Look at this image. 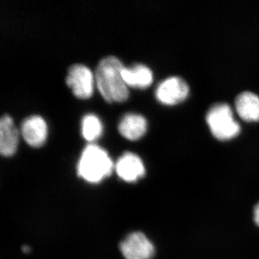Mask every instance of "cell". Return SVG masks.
<instances>
[{
  "label": "cell",
  "mask_w": 259,
  "mask_h": 259,
  "mask_svg": "<svg viewBox=\"0 0 259 259\" xmlns=\"http://www.w3.org/2000/svg\"><path fill=\"white\" fill-rule=\"evenodd\" d=\"M120 250L125 259H151L155 254L152 242L144 233H131L120 243Z\"/></svg>",
  "instance_id": "cell-6"
},
{
  "label": "cell",
  "mask_w": 259,
  "mask_h": 259,
  "mask_svg": "<svg viewBox=\"0 0 259 259\" xmlns=\"http://www.w3.org/2000/svg\"><path fill=\"white\" fill-rule=\"evenodd\" d=\"M124 66L115 56H107L99 62L95 79L97 88L107 102H122L129 97L128 87L122 76Z\"/></svg>",
  "instance_id": "cell-1"
},
{
  "label": "cell",
  "mask_w": 259,
  "mask_h": 259,
  "mask_svg": "<svg viewBox=\"0 0 259 259\" xmlns=\"http://www.w3.org/2000/svg\"><path fill=\"white\" fill-rule=\"evenodd\" d=\"M115 171L121 180L126 182H136L146 175L144 162L138 155L126 152L117 160Z\"/></svg>",
  "instance_id": "cell-8"
},
{
  "label": "cell",
  "mask_w": 259,
  "mask_h": 259,
  "mask_svg": "<svg viewBox=\"0 0 259 259\" xmlns=\"http://www.w3.org/2000/svg\"><path fill=\"white\" fill-rule=\"evenodd\" d=\"M190 93V86L187 81L180 76H173L166 78L158 85L155 95L162 105L175 106L185 102Z\"/></svg>",
  "instance_id": "cell-4"
},
{
  "label": "cell",
  "mask_w": 259,
  "mask_h": 259,
  "mask_svg": "<svg viewBox=\"0 0 259 259\" xmlns=\"http://www.w3.org/2000/svg\"><path fill=\"white\" fill-rule=\"evenodd\" d=\"M206 122L213 137L220 141L236 139L241 132V125L235 118L233 109L224 102L214 104L209 109Z\"/></svg>",
  "instance_id": "cell-3"
},
{
  "label": "cell",
  "mask_w": 259,
  "mask_h": 259,
  "mask_svg": "<svg viewBox=\"0 0 259 259\" xmlns=\"http://www.w3.org/2000/svg\"><path fill=\"white\" fill-rule=\"evenodd\" d=\"M19 143L18 131L13 118L3 115L0 120V152L3 156H12L16 152Z\"/></svg>",
  "instance_id": "cell-9"
},
{
  "label": "cell",
  "mask_w": 259,
  "mask_h": 259,
  "mask_svg": "<svg viewBox=\"0 0 259 259\" xmlns=\"http://www.w3.org/2000/svg\"><path fill=\"white\" fill-rule=\"evenodd\" d=\"M113 163L103 148L90 144L83 149L78 163L79 176L90 183L97 184L111 175Z\"/></svg>",
  "instance_id": "cell-2"
},
{
  "label": "cell",
  "mask_w": 259,
  "mask_h": 259,
  "mask_svg": "<svg viewBox=\"0 0 259 259\" xmlns=\"http://www.w3.org/2000/svg\"><path fill=\"white\" fill-rule=\"evenodd\" d=\"M20 133L29 146L33 148L41 147L47 139V122L41 116H30L22 122Z\"/></svg>",
  "instance_id": "cell-7"
},
{
  "label": "cell",
  "mask_w": 259,
  "mask_h": 259,
  "mask_svg": "<svg viewBox=\"0 0 259 259\" xmlns=\"http://www.w3.org/2000/svg\"><path fill=\"white\" fill-rule=\"evenodd\" d=\"M235 110L240 118L247 122H259V96L252 92H243L237 96Z\"/></svg>",
  "instance_id": "cell-10"
},
{
  "label": "cell",
  "mask_w": 259,
  "mask_h": 259,
  "mask_svg": "<svg viewBox=\"0 0 259 259\" xmlns=\"http://www.w3.org/2000/svg\"><path fill=\"white\" fill-rule=\"evenodd\" d=\"M103 131L101 120L94 114H88L81 121V133L83 139L93 142L101 136Z\"/></svg>",
  "instance_id": "cell-13"
},
{
  "label": "cell",
  "mask_w": 259,
  "mask_h": 259,
  "mask_svg": "<svg viewBox=\"0 0 259 259\" xmlns=\"http://www.w3.org/2000/svg\"><path fill=\"white\" fill-rule=\"evenodd\" d=\"M122 76L127 87L146 89L151 86L153 74L150 68L144 64H136L132 67H124Z\"/></svg>",
  "instance_id": "cell-12"
},
{
  "label": "cell",
  "mask_w": 259,
  "mask_h": 259,
  "mask_svg": "<svg viewBox=\"0 0 259 259\" xmlns=\"http://www.w3.org/2000/svg\"><path fill=\"white\" fill-rule=\"evenodd\" d=\"M147 120L144 116L136 113H127L121 119L118 125L119 133L130 141H137L147 131Z\"/></svg>",
  "instance_id": "cell-11"
},
{
  "label": "cell",
  "mask_w": 259,
  "mask_h": 259,
  "mask_svg": "<svg viewBox=\"0 0 259 259\" xmlns=\"http://www.w3.org/2000/svg\"><path fill=\"white\" fill-rule=\"evenodd\" d=\"M253 221L255 224L259 226V202L255 204L253 209Z\"/></svg>",
  "instance_id": "cell-14"
},
{
  "label": "cell",
  "mask_w": 259,
  "mask_h": 259,
  "mask_svg": "<svg viewBox=\"0 0 259 259\" xmlns=\"http://www.w3.org/2000/svg\"><path fill=\"white\" fill-rule=\"evenodd\" d=\"M95 79L93 72L88 66L74 64L68 71L66 82L75 97L86 100L93 95Z\"/></svg>",
  "instance_id": "cell-5"
}]
</instances>
